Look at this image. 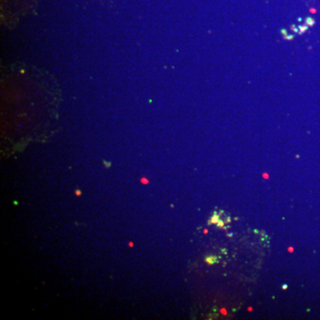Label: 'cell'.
I'll use <instances>...</instances> for the list:
<instances>
[{"label": "cell", "mask_w": 320, "mask_h": 320, "mask_svg": "<svg viewBox=\"0 0 320 320\" xmlns=\"http://www.w3.org/2000/svg\"><path fill=\"white\" fill-rule=\"evenodd\" d=\"M206 262L207 263H209V264H214V263H216V262H217V257L212 256V255L208 256V257H206Z\"/></svg>", "instance_id": "1"}, {"label": "cell", "mask_w": 320, "mask_h": 320, "mask_svg": "<svg viewBox=\"0 0 320 320\" xmlns=\"http://www.w3.org/2000/svg\"><path fill=\"white\" fill-rule=\"evenodd\" d=\"M75 194H76L77 196H80V195L82 194V192L79 190V189H76V190H75Z\"/></svg>", "instance_id": "2"}, {"label": "cell", "mask_w": 320, "mask_h": 320, "mask_svg": "<svg viewBox=\"0 0 320 320\" xmlns=\"http://www.w3.org/2000/svg\"><path fill=\"white\" fill-rule=\"evenodd\" d=\"M140 182H141L142 183H144V184H145V183H148V180H145V179H141V180H140Z\"/></svg>", "instance_id": "3"}, {"label": "cell", "mask_w": 320, "mask_h": 320, "mask_svg": "<svg viewBox=\"0 0 320 320\" xmlns=\"http://www.w3.org/2000/svg\"><path fill=\"white\" fill-rule=\"evenodd\" d=\"M129 246L133 247V246H134V244H133V243H129Z\"/></svg>", "instance_id": "4"}]
</instances>
